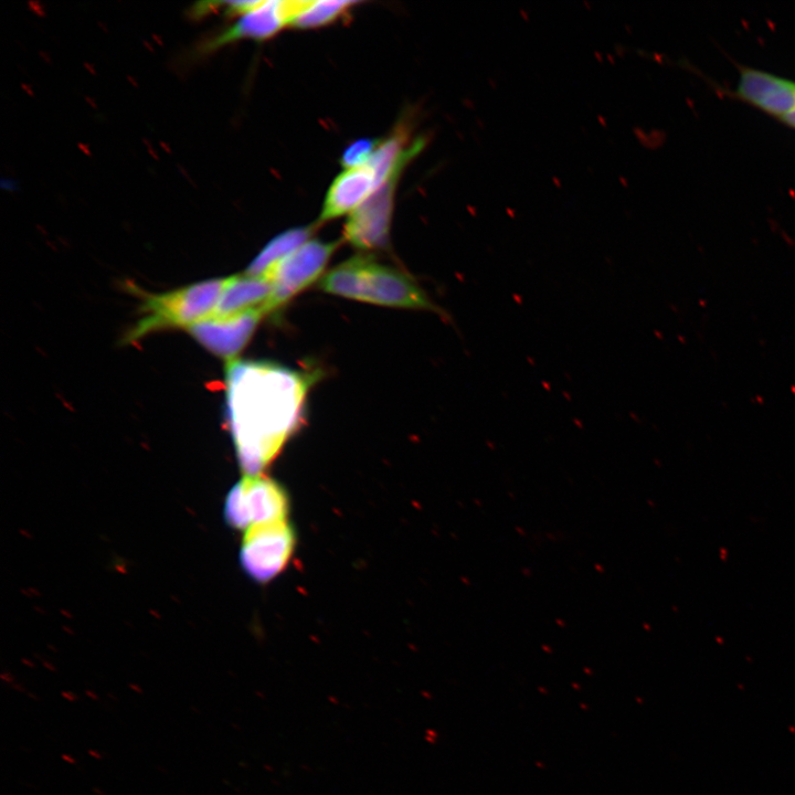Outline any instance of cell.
Wrapping results in <instances>:
<instances>
[{"label": "cell", "instance_id": "1", "mask_svg": "<svg viewBox=\"0 0 795 795\" xmlns=\"http://www.w3.org/2000/svg\"><path fill=\"white\" fill-rule=\"evenodd\" d=\"M225 380V416L240 467L262 474L298 428L311 379L274 362L233 360Z\"/></svg>", "mask_w": 795, "mask_h": 795}, {"label": "cell", "instance_id": "2", "mask_svg": "<svg viewBox=\"0 0 795 795\" xmlns=\"http://www.w3.org/2000/svg\"><path fill=\"white\" fill-rule=\"evenodd\" d=\"M319 286L349 299L443 314L410 276L370 257L356 256L339 264L320 279Z\"/></svg>", "mask_w": 795, "mask_h": 795}, {"label": "cell", "instance_id": "3", "mask_svg": "<svg viewBox=\"0 0 795 795\" xmlns=\"http://www.w3.org/2000/svg\"><path fill=\"white\" fill-rule=\"evenodd\" d=\"M230 277L213 278L174 290L149 294L136 289L141 297L140 316L126 335V342L168 328L191 327L210 317L226 287Z\"/></svg>", "mask_w": 795, "mask_h": 795}, {"label": "cell", "instance_id": "4", "mask_svg": "<svg viewBox=\"0 0 795 795\" xmlns=\"http://www.w3.org/2000/svg\"><path fill=\"white\" fill-rule=\"evenodd\" d=\"M289 498L285 489L272 478L245 475L235 484L224 502L225 521L234 529L248 528L286 519Z\"/></svg>", "mask_w": 795, "mask_h": 795}, {"label": "cell", "instance_id": "5", "mask_svg": "<svg viewBox=\"0 0 795 795\" xmlns=\"http://www.w3.org/2000/svg\"><path fill=\"white\" fill-rule=\"evenodd\" d=\"M295 532L286 519L253 526L244 531L240 563L256 582L267 583L288 564Z\"/></svg>", "mask_w": 795, "mask_h": 795}, {"label": "cell", "instance_id": "6", "mask_svg": "<svg viewBox=\"0 0 795 795\" xmlns=\"http://www.w3.org/2000/svg\"><path fill=\"white\" fill-rule=\"evenodd\" d=\"M337 246V242L308 240L280 261L267 276L273 283V293L266 311L280 308L314 283L324 272Z\"/></svg>", "mask_w": 795, "mask_h": 795}, {"label": "cell", "instance_id": "7", "mask_svg": "<svg viewBox=\"0 0 795 795\" xmlns=\"http://www.w3.org/2000/svg\"><path fill=\"white\" fill-rule=\"evenodd\" d=\"M311 0L262 1L237 21L208 41L202 51L210 52L242 39L265 40L294 20L309 6Z\"/></svg>", "mask_w": 795, "mask_h": 795}, {"label": "cell", "instance_id": "8", "mask_svg": "<svg viewBox=\"0 0 795 795\" xmlns=\"http://www.w3.org/2000/svg\"><path fill=\"white\" fill-rule=\"evenodd\" d=\"M398 178H391L350 213L344 239L354 247L373 250L388 244Z\"/></svg>", "mask_w": 795, "mask_h": 795}, {"label": "cell", "instance_id": "9", "mask_svg": "<svg viewBox=\"0 0 795 795\" xmlns=\"http://www.w3.org/2000/svg\"><path fill=\"white\" fill-rule=\"evenodd\" d=\"M265 314L255 309L229 317L210 316L188 329L199 343L229 363L246 346Z\"/></svg>", "mask_w": 795, "mask_h": 795}, {"label": "cell", "instance_id": "10", "mask_svg": "<svg viewBox=\"0 0 795 795\" xmlns=\"http://www.w3.org/2000/svg\"><path fill=\"white\" fill-rule=\"evenodd\" d=\"M735 95L778 120L795 110V81L762 70L742 67Z\"/></svg>", "mask_w": 795, "mask_h": 795}, {"label": "cell", "instance_id": "11", "mask_svg": "<svg viewBox=\"0 0 795 795\" xmlns=\"http://www.w3.org/2000/svg\"><path fill=\"white\" fill-rule=\"evenodd\" d=\"M379 188L368 165L344 169L327 191L319 221H329L353 212Z\"/></svg>", "mask_w": 795, "mask_h": 795}, {"label": "cell", "instance_id": "12", "mask_svg": "<svg viewBox=\"0 0 795 795\" xmlns=\"http://www.w3.org/2000/svg\"><path fill=\"white\" fill-rule=\"evenodd\" d=\"M272 293L273 283L267 277L232 276L211 316L229 317L255 309H263L267 314Z\"/></svg>", "mask_w": 795, "mask_h": 795}, {"label": "cell", "instance_id": "13", "mask_svg": "<svg viewBox=\"0 0 795 795\" xmlns=\"http://www.w3.org/2000/svg\"><path fill=\"white\" fill-rule=\"evenodd\" d=\"M312 229V226H299L276 235L250 263L245 275L267 277L280 261L308 241Z\"/></svg>", "mask_w": 795, "mask_h": 795}, {"label": "cell", "instance_id": "14", "mask_svg": "<svg viewBox=\"0 0 795 795\" xmlns=\"http://www.w3.org/2000/svg\"><path fill=\"white\" fill-rule=\"evenodd\" d=\"M356 3V1L311 0L309 6L294 20L292 25L300 29H309L329 24L343 15Z\"/></svg>", "mask_w": 795, "mask_h": 795}, {"label": "cell", "instance_id": "15", "mask_svg": "<svg viewBox=\"0 0 795 795\" xmlns=\"http://www.w3.org/2000/svg\"><path fill=\"white\" fill-rule=\"evenodd\" d=\"M379 140L362 138L352 141L342 152L341 163L344 169L356 168L364 165L374 149L379 145Z\"/></svg>", "mask_w": 795, "mask_h": 795}, {"label": "cell", "instance_id": "16", "mask_svg": "<svg viewBox=\"0 0 795 795\" xmlns=\"http://www.w3.org/2000/svg\"><path fill=\"white\" fill-rule=\"evenodd\" d=\"M780 121L795 130V110L782 117Z\"/></svg>", "mask_w": 795, "mask_h": 795}, {"label": "cell", "instance_id": "17", "mask_svg": "<svg viewBox=\"0 0 795 795\" xmlns=\"http://www.w3.org/2000/svg\"><path fill=\"white\" fill-rule=\"evenodd\" d=\"M61 696H62L65 700L71 701V702H75V701L78 700V697H77L76 695H74L73 692H70V691H62V692H61Z\"/></svg>", "mask_w": 795, "mask_h": 795}, {"label": "cell", "instance_id": "18", "mask_svg": "<svg viewBox=\"0 0 795 795\" xmlns=\"http://www.w3.org/2000/svg\"><path fill=\"white\" fill-rule=\"evenodd\" d=\"M61 759H62L64 762H66V763L76 764V760H75L72 755H70V754L63 753V754L61 755Z\"/></svg>", "mask_w": 795, "mask_h": 795}, {"label": "cell", "instance_id": "19", "mask_svg": "<svg viewBox=\"0 0 795 795\" xmlns=\"http://www.w3.org/2000/svg\"><path fill=\"white\" fill-rule=\"evenodd\" d=\"M87 753L96 760H102L103 755L95 750H88Z\"/></svg>", "mask_w": 795, "mask_h": 795}, {"label": "cell", "instance_id": "20", "mask_svg": "<svg viewBox=\"0 0 795 795\" xmlns=\"http://www.w3.org/2000/svg\"><path fill=\"white\" fill-rule=\"evenodd\" d=\"M85 693H86V696L89 697L92 700H98V696L95 695L94 692L87 690V691H85Z\"/></svg>", "mask_w": 795, "mask_h": 795}, {"label": "cell", "instance_id": "21", "mask_svg": "<svg viewBox=\"0 0 795 795\" xmlns=\"http://www.w3.org/2000/svg\"><path fill=\"white\" fill-rule=\"evenodd\" d=\"M93 792H94L95 794H98V795H104V792L100 791V789L97 788V787H93Z\"/></svg>", "mask_w": 795, "mask_h": 795}, {"label": "cell", "instance_id": "22", "mask_svg": "<svg viewBox=\"0 0 795 795\" xmlns=\"http://www.w3.org/2000/svg\"><path fill=\"white\" fill-rule=\"evenodd\" d=\"M130 688L134 689L135 691L139 692V693L141 692L140 688L137 687V686H135V685H131Z\"/></svg>", "mask_w": 795, "mask_h": 795}, {"label": "cell", "instance_id": "23", "mask_svg": "<svg viewBox=\"0 0 795 795\" xmlns=\"http://www.w3.org/2000/svg\"><path fill=\"white\" fill-rule=\"evenodd\" d=\"M18 690L22 691V688L20 686H14Z\"/></svg>", "mask_w": 795, "mask_h": 795}]
</instances>
